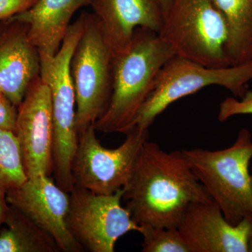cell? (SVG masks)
<instances>
[{"label":"cell","instance_id":"1","mask_svg":"<svg viewBox=\"0 0 252 252\" xmlns=\"http://www.w3.org/2000/svg\"><path fill=\"white\" fill-rule=\"evenodd\" d=\"M124 189L126 208L140 226L177 228L191 204L213 201L181 151L168 153L149 140Z\"/></svg>","mask_w":252,"mask_h":252},{"label":"cell","instance_id":"2","mask_svg":"<svg viewBox=\"0 0 252 252\" xmlns=\"http://www.w3.org/2000/svg\"><path fill=\"white\" fill-rule=\"evenodd\" d=\"M175 55L158 33L137 28L128 47L113 56L112 97L106 112L94 124L96 131L126 134L130 130L158 74Z\"/></svg>","mask_w":252,"mask_h":252},{"label":"cell","instance_id":"3","mask_svg":"<svg viewBox=\"0 0 252 252\" xmlns=\"http://www.w3.org/2000/svg\"><path fill=\"white\" fill-rule=\"evenodd\" d=\"M181 152L230 224L238 225L244 220L252 221V135L248 129L239 131L228 148Z\"/></svg>","mask_w":252,"mask_h":252},{"label":"cell","instance_id":"4","mask_svg":"<svg viewBox=\"0 0 252 252\" xmlns=\"http://www.w3.org/2000/svg\"><path fill=\"white\" fill-rule=\"evenodd\" d=\"M86 12L69 26L59 52L41 61V79L49 86L54 125V182L69 193L74 187L72 162L78 145L76 128L75 91L70 74V61L85 26Z\"/></svg>","mask_w":252,"mask_h":252},{"label":"cell","instance_id":"5","mask_svg":"<svg viewBox=\"0 0 252 252\" xmlns=\"http://www.w3.org/2000/svg\"><path fill=\"white\" fill-rule=\"evenodd\" d=\"M158 34L177 56L207 67L230 66L228 25L212 0H172Z\"/></svg>","mask_w":252,"mask_h":252},{"label":"cell","instance_id":"6","mask_svg":"<svg viewBox=\"0 0 252 252\" xmlns=\"http://www.w3.org/2000/svg\"><path fill=\"white\" fill-rule=\"evenodd\" d=\"M252 80V60L238 65L211 68L175 55L158 74L153 90L141 107L132 127L149 129L170 104L207 86H221L235 97L242 98Z\"/></svg>","mask_w":252,"mask_h":252},{"label":"cell","instance_id":"7","mask_svg":"<svg viewBox=\"0 0 252 252\" xmlns=\"http://www.w3.org/2000/svg\"><path fill=\"white\" fill-rule=\"evenodd\" d=\"M113 56L98 20L86 12L84 32L70 61L78 137L108 107L112 94Z\"/></svg>","mask_w":252,"mask_h":252},{"label":"cell","instance_id":"8","mask_svg":"<svg viewBox=\"0 0 252 252\" xmlns=\"http://www.w3.org/2000/svg\"><path fill=\"white\" fill-rule=\"evenodd\" d=\"M124 142L115 149L100 144L94 125L78 137L72 162L74 185L94 193L111 195L127 183L142 146L149 140V129L133 126Z\"/></svg>","mask_w":252,"mask_h":252},{"label":"cell","instance_id":"9","mask_svg":"<svg viewBox=\"0 0 252 252\" xmlns=\"http://www.w3.org/2000/svg\"><path fill=\"white\" fill-rule=\"evenodd\" d=\"M124 189L115 193H94L74 185L69 193L66 217L68 230L84 249L92 252H114L121 237L140 232L130 212L122 206Z\"/></svg>","mask_w":252,"mask_h":252},{"label":"cell","instance_id":"10","mask_svg":"<svg viewBox=\"0 0 252 252\" xmlns=\"http://www.w3.org/2000/svg\"><path fill=\"white\" fill-rule=\"evenodd\" d=\"M14 132L28 178L50 176L54 170V125L49 86L36 77L18 106Z\"/></svg>","mask_w":252,"mask_h":252},{"label":"cell","instance_id":"11","mask_svg":"<svg viewBox=\"0 0 252 252\" xmlns=\"http://www.w3.org/2000/svg\"><path fill=\"white\" fill-rule=\"evenodd\" d=\"M6 201L29 217L54 238L61 252H81L84 248L69 233L66 223L69 193L50 176L28 178L8 192Z\"/></svg>","mask_w":252,"mask_h":252},{"label":"cell","instance_id":"12","mask_svg":"<svg viewBox=\"0 0 252 252\" xmlns=\"http://www.w3.org/2000/svg\"><path fill=\"white\" fill-rule=\"evenodd\" d=\"M177 228L190 252H250L251 220L230 224L214 201L191 204Z\"/></svg>","mask_w":252,"mask_h":252},{"label":"cell","instance_id":"13","mask_svg":"<svg viewBox=\"0 0 252 252\" xmlns=\"http://www.w3.org/2000/svg\"><path fill=\"white\" fill-rule=\"evenodd\" d=\"M28 31L27 23L16 18L0 22V89L17 107L41 74L40 55Z\"/></svg>","mask_w":252,"mask_h":252},{"label":"cell","instance_id":"14","mask_svg":"<svg viewBox=\"0 0 252 252\" xmlns=\"http://www.w3.org/2000/svg\"><path fill=\"white\" fill-rule=\"evenodd\" d=\"M113 54L127 49L137 28L160 32L164 15L160 0H91Z\"/></svg>","mask_w":252,"mask_h":252},{"label":"cell","instance_id":"15","mask_svg":"<svg viewBox=\"0 0 252 252\" xmlns=\"http://www.w3.org/2000/svg\"><path fill=\"white\" fill-rule=\"evenodd\" d=\"M91 0H37L28 11L14 16L27 23L28 35L40 55L41 61L52 59L59 52L71 18Z\"/></svg>","mask_w":252,"mask_h":252},{"label":"cell","instance_id":"16","mask_svg":"<svg viewBox=\"0 0 252 252\" xmlns=\"http://www.w3.org/2000/svg\"><path fill=\"white\" fill-rule=\"evenodd\" d=\"M0 230V252H61L54 238L17 208L9 205Z\"/></svg>","mask_w":252,"mask_h":252},{"label":"cell","instance_id":"17","mask_svg":"<svg viewBox=\"0 0 252 252\" xmlns=\"http://www.w3.org/2000/svg\"><path fill=\"white\" fill-rule=\"evenodd\" d=\"M226 21V54L230 66L252 60V0H212Z\"/></svg>","mask_w":252,"mask_h":252},{"label":"cell","instance_id":"18","mask_svg":"<svg viewBox=\"0 0 252 252\" xmlns=\"http://www.w3.org/2000/svg\"><path fill=\"white\" fill-rule=\"evenodd\" d=\"M27 179L17 137L13 131L0 129V195L6 197Z\"/></svg>","mask_w":252,"mask_h":252},{"label":"cell","instance_id":"19","mask_svg":"<svg viewBox=\"0 0 252 252\" xmlns=\"http://www.w3.org/2000/svg\"><path fill=\"white\" fill-rule=\"evenodd\" d=\"M143 252H190L177 228L141 225Z\"/></svg>","mask_w":252,"mask_h":252},{"label":"cell","instance_id":"20","mask_svg":"<svg viewBox=\"0 0 252 252\" xmlns=\"http://www.w3.org/2000/svg\"><path fill=\"white\" fill-rule=\"evenodd\" d=\"M240 100L235 97H228L220 102L218 120L226 122L237 115L252 114V91H248Z\"/></svg>","mask_w":252,"mask_h":252},{"label":"cell","instance_id":"21","mask_svg":"<svg viewBox=\"0 0 252 252\" xmlns=\"http://www.w3.org/2000/svg\"><path fill=\"white\" fill-rule=\"evenodd\" d=\"M37 0H0V22L25 12Z\"/></svg>","mask_w":252,"mask_h":252},{"label":"cell","instance_id":"22","mask_svg":"<svg viewBox=\"0 0 252 252\" xmlns=\"http://www.w3.org/2000/svg\"><path fill=\"white\" fill-rule=\"evenodd\" d=\"M17 113V107L7 97L0 98V129L14 132Z\"/></svg>","mask_w":252,"mask_h":252},{"label":"cell","instance_id":"23","mask_svg":"<svg viewBox=\"0 0 252 252\" xmlns=\"http://www.w3.org/2000/svg\"><path fill=\"white\" fill-rule=\"evenodd\" d=\"M9 207V204L6 201V197L0 195V227L4 224Z\"/></svg>","mask_w":252,"mask_h":252},{"label":"cell","instance_id":"24","mask_svg":"<svg viewBox=\"0 0 252 252\" xmlns=\"http://www.w3.org/2000/svg\"><path fill=\"white\" fill-rule=\"evenodd\" d=\"M161 1L162 11H163L164 17L166 15L170 5H171L172 0H160Z\"/></svg>","mask_w":252,"mask_h":252},{"label":"cell","instance_id":"25","mask_svg":"<svg viewBox=\"0 0 252 252\" xmlns=\"http://www.w3.org/2000/svg\"><path fill=\"white\" fill-rule=\"evenodd\" d=\"M3 97H5V95L4 94H3L2 91H1V89H0V98Z\"/></svg>","mask_w":252,"mask_h":252},{"label":"cell","instance_id":"26","mask_svg":"<svg viewBox=\"0 0 252 252\" xmlns=\"http://www.w3.org/2000/svg\"><path fill=\"white\" fill-rule=\"evenodd\" d=\"M251 170H252V166L251 167Z\"/></svg>","mask_w":252,"mask_h":252}]
</instances>
